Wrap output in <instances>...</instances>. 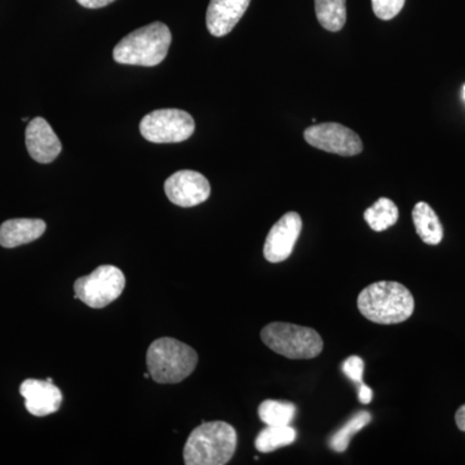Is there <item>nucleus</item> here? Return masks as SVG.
Here are the masks:
<instances>
[{
	"mask_svg": "<svg viewBox=\"0 0 465 465\" xmlns=\"http://www.w3.org/2000/svg\"><path fill=\"white\" fill-rule=\"evenodd\" d=\"M20 393L25 399L27 411L38 418L54 414L63 403V393L51 381L27 379L21 384Z\"/></svg>",
	"mask_w": 465,
	"mask_h": 465,
	"instance_id": "12",
	"label": "nucleus"
},
{
	"mask_svg": "<svg viewBox=\"0 0 465 465\" xmlns=\"http://www.w3.org/2000/svg\"><path fill=\"white\" fill-rule=\"evenodd\" d=\"M412 220L416 232L424 243L436 246L443 238V228L439 216L432 207L425 202H419L412 210Z\"/></svg>",
	"mask_w": 465,
	"mask_h": 465,
	"instance_id": "15",
	"label": "nucleus"
},
{
	"mask_svg": "<svg viewBox=\"0 0 465 465\" xmlns=\"http://www.w3.org/2000/svg\"><path fill=\"white\" fill-rule=\"evenodd\" d=\"M195 124L189 113L180 109H159L143 116L140 133L154 143H183L194 134Z\"/></svg>",
	"mask_w": 465,
	"mask_h": 465,
	"instance_id": "7",
	"label": "nucleus"
},
{
	"mask_svg": "<svg viewBox=\"0 0 465 465\" xmlns=\"http://www.w3.org/2000/svg\"><path fill=\"white\" fill-rule=\"evenodd\" d=\"M82 7L97 9L106 7V5H112L115 0H76Z\"/></svg>",
	"mask_w": 465,
	"mask_h": 465,
	"instance_id": "24",
	"label": "nucleus"
},
{
	"mask_svg": "<svg viewBox=\"0 0 465 465\" xmlns=\"http://www.w3.org/2000/svg\"><path fill=\"white\" fill-rule=\"evenodd\" d=\"M318 23L331 33L341 32L347 23V0H314Z\"/></svg>",
	"mask_w": 465,
	"mask_h": 465,
	"instance_id": "16",
	"label": "nucleus"
},
{
	"mask_svg": "<svg viewBox=\"0 0 465 465\" xmlns=\"http://www.w3.org/2000/svg\"><path fill=\"white\" fill-rule=\"evenodd\" d=\"M296 437L298 433L291 425H284V427L266 425L265 430L256 437L255 446L262 454H268L295 442Z\"/></svg>",
	"mask_w": 465,
	"mask_h": 465,
	"instance_id": "18",
	"label": "nucleus"
},
{
	"mask_svg": "<svg viewBox=\"0 0 465 465\" xmlns=\"http://www.w3.org/2000/svg\"><path fill=\"white\" fill-rule=\"evenodd\" d=\"M168 200L176 206L189 208L203 203L211 194V185L203 174L197 171H177L164 183Z\"/></svg>",
	"mask_w": 465,
	"mask_h": 465,
	"instance_id": "9",
	"label": "nucleus"
},
{
	"mask_svg": "<svg viewBox=\"0 0 465 465\" xmlns=\"http://www.w3.org/2000/svg\"><path fill=\"white\" fill-rule=\"evenodd\" d=\"M304 139L313 148L342 157H353L363 150L361 137L351 128L339 124L311 125L304 131Z\"/></svg>",
	"mask_w": 465,
	"mask_h": 465,
	"instance_id": "8",
	"label": "nucleus"
},
{
	"mask_svg": "<svg viewBox=\"0 0 465 465\" xmlns=\"http://www.w3.org/2000/svg\"><path fill=\"white\" fill-rule=\"evenodd\" d=\"M173 42L170 27L153 23L124 36L113 51L115 63L124 65L157 66L167 57Z\"/></svg>",
	"mask_w": 465,
	"mask_h": 465,
	"instance_id": "3",
	"label": "nucleus"
},
{
	"mask_svg": "<svg viewBox=\"0 0 465 465\" xmlns=\"http://www.w3.org/2000/svg\"><path fill=\"white\" fill-rule=\"evenodd\" d=\"M238 437L225 421H208L195 428L183 448L186 465H224L234 457Z\"/></svg>",
	"mask_w": 465,
	"mask_h": 465,
	"instance_id": "2",
	"label": "nucleus"
},
{
	"mask_svg": "<svg viewBox=\"0 0 465 465\" xmlns=\"http://www.w3.org/2000/svg\"><path fill=\"white\" fill-rule=\"evenodd\" d=\"M455 423H457L459 430L465 433V403L459 407L457 414H455Z\"/></svg>",
	"mask_w": 465,
	"mask_h": 465,
	"instance_id": "25",
	"label": "nucleus"
},
{
	"mask_svg": "<svg viewBox=\"0 0 465 465\" xmlns=\"http://www.w3.org/2000/svg\"><path fill=\"white\" fill-rule=\"evenodd\" d=\"M45 223L41 219H11L0 225V246L15 249L41 238Z\"/></svg>",
	"mask_w": 465,
	"mask_h": 465,
	"instance_id": "14",
	"label": "nucleus"
},
{
	"mask_svg": "<svg viewBox=\"0 0 465 465\" xmlns=\"http://www.w3.org/2000/svg\"><path fill=\"white\" fill-rule=\"evenodd\" d=\"M372 396H374V393H372L371 388L367 387L363 382L360 384V387H358V399H360L361 403L369 405L372 401Z\"/></svg>",
	"mask_w": 465,
	"mask_h": 465,
	"instance_id": "23",
	"label": "nucleus"
},
{
	"mask_svg": "<svg viewBox=\"0 0 465 465\" xmlns=\"http://www.w3.org/2000/svg\"><path fill=\"white\" fill-rule=\"evenodd\" d=\"M341 370L351 381L356 382L358 385L362 384L363 371H365V362H363L362 358L358 356L348 357L342 362Z\"/></svg>",
	"mask_w": 465,
	"mask_h": 465,
	"instance_id": "22",
	"label": "nucleus"
},
{
	"mask_svg": "<svg viewBox=\"0 0 465 465\" xmlns=\"http://www.w3.org/2000/svg\"><path fill=\"white\" fill-rule=\"evenodd\" d=\"M251 0H211L207 8L208 32L213 36H225L246 14Z\"/></svg>",
	"mask_w": 465,
	"mask_h": 465,
	"instance_id": "13",
	"label": "nucleus"
},
{
	"mask_svg": "<svg viewBox=\"0 0 465 465\" xmlns=\"http://www.w3.org/2000/svg\"><path fill=\"white\" fill-rule=\"evenodd\" d=\"M25 142L30 157L42 164L54 162L63 150L57 134L42 116H36L27 124Z\"/></svg>",
	"mask_w": 465,
	"mask_h": 465,
	"instance_id": "11",
	"label": "nucleus"
},
{
	"mask_svg": "<svg viewBox=\"0 0 465 465\" xmlns=\"http://www.w3.org/2000/svg\"><path fill=\"white\" fill-rule=\"evenodd\" d=\"M197 363V351L176 339H158L150 344L146 353L149 374L159 384L183 381L194 371Z\"/></svg>",
	"mask_w": 465,
	"mask_h": 465,
	"instance_id": "4",
	"label": "nucleus"
},
{
	"mask_svg": "<svg viewBox=\"0 0 465 465\" xmlns=\"http://www.w3.org/2000/svg\"><path fill=\"white\" fill-rule=\"evenodd\" d=\"M258 412L262 423L272 427H284L290 425L295 418L296 406L290 402L268 400L259 406Z\"/></svg>",
	"mask_w": 465,
	"mask_h": 465,
	"instance_id": "19",
	"label": "nucleus"
},
{
	"mask_svg": "<svg viewBox=\"0 0 465 465\" xmlns=\"http://www.w3.org/2000/svg\"><path fill=\"white\" fill-rule=\"evenodd\" d=\"M463 96H464V100H465V85H464V88H463Z\"/></svg>",
	"mask_w": 465,
	"mask_h": 465,
	"instance_id": "26",
	"label": "nucleus"
},
{
	"mask_svg": "<svg viewBox=\"0 0 465 465\" xmlns=\"http://www.w3.org/2000/svg\"><path fill=\"white\" fill-rule=\"evenodd\" d=\"M357 305L361 314L371 322L397 324L412 316L415 300L403 284L381 281L361 291Z\"/></svg>",
	"mask_w": 465,
	"mask_h": 465,
	"instance_id": "1",
	"label": "nucleus"
},
{
	"mask_svg": "<svg viewBox=\"0 0 465 465\" xmlns=\"http://www.w3.org/2000/svg\"><path fill=\"white\" fill-rule=\"evenodd\" d=\"M371 414L367 411H361L354 415L339 432H336L330 440V448L336 452H344L348 449L351 437L360 432L362 428L371 421Z\"/></svg>",
	"mask_w": 465,
	"mask_h": 465,
	"instance_id": "20",
	"label": "nucleus"
},
{
	"mask_svg": "<svg viewBox=\"0 0 465 465\" xmlns=\"http://www.w3.org/2000/svg\"><path fill=\"white\" fill-rule=\"evenodd\" d=\"M124 286L125 277L121 269L113 265L99 266L76 281L75 299L82 300L90 308H105L122 295Z\"/></svg>",
	"mask_w": 465,
	"mask_h": 465,
	"instance_id": "6",
	"label": "nucleus"
},
{
	"mask_svg": "<svg viewBox=\"0 0 465 465\" xmlns=\"http://www.w3.org/2000/svg\"><path fill=\"white\" fill-rule=\"evenodd\" d=\"M262 341L266 347L290 360H313L323 351L320 333L311 327L273 322L262 330Z\"/></svg>",
	"mask_w": 465,
	"mask_h": 465,
	"instance_id": "5",
	"label": "nucleus"
},
{
	"mask_svg": "<svg viewBox=\"0 0 465 465\" xmlns=\"http://www.w3.org/2000/svg\"><path fill=\"white\" fill-rule=\"evenodd\" d=\"M302 220L298 213H287L281 217L269 232L264 244V258L278 264L290 258L300 237Z\"/></svg>",
	"mask_w": 465,
	"mask_h": 465,
	"instance_id": "10",
	"label": "nucleus"
},
{
	"mask_svg": "<svg viewBox=\"0 0 465 465\" xmlns=\"http://www.w3.org/2000/svg\"><path fill=\"white\" fill-rule=\"evenodd\" d=\"M406 0H371L372 11L376 17L390 21L402 11Z\"/></svg>",
	"mask_w": 465,
	"mask_h": 465,
	"instance_id": "21",
	"label": "nucleus"
},
{
	"mask_svg": "<svg viewBox=\"0 0 465 465\" xmlns=\"http://www.w3.org/2000/svg\"><path fill=\"white\" fill-rule=\"evenodd\" d=\"M363 217L372 231L384 232L399 222L400 211L390 198H381L374 206L367 208Z\"/></svg>",
	"mask_w": 465,
	"mask_h": 465,
	"instance_id": "17",
	"label": "nucleus"
}]
</instances>
